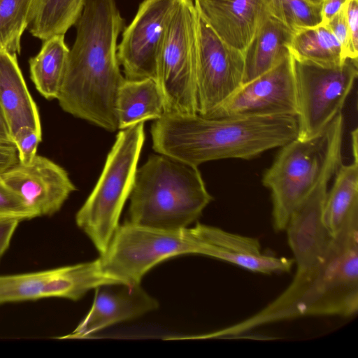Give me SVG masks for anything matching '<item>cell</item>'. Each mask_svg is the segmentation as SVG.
I'll list each match as a JSON object with an SVG mask.
<instances>
[{"label": "cell", "instance_id": "cell-10", "mask_svg": "<svg viewBox=\"0 0 358 358\" xmlns=\"http://www.w3.org/2000/svg\"><path fill=\"white\" fill-rule=\"evenodd\" d=\"M357 62L348 58L341 65L324 66L293 58L297 138L305 141L322 134L341 113L358 76Z\"/></svg>", "mask_w": 358, "mask_h": 358}, {"label": "cell", "instance_id": "cell-24", "mask_svg": "<svg viewBox=\"0 0 358 358\" xmlns=\"http://www.w3.org/2000/svg\"><path fill=\"white\" fill-rule=\"evenodd\" d=\"M85 0H33L28 28L43 41L58 34L65 35L80 17Z\"/></svg>", "mask_w": 358, "mask_h": 358}, {"label": "cell", "instance_id": "cell-29", "mask_svg": "<svg viewBox=\"0 0 358 358\" xmlns=\"http://www.w3.org/2000/svg\"><path fill=\"white\" fill-rule=\"evenodd\" d=\"M37 217L22 198L9 188L0 178V218H15L20 221Z\"/></svg>", "mask_w": 358, "mask_h": 358}, {"label": "cell", "instance_id": "cell-20", "mask_svg": "<svg viewBox=\"0 0 358 358\" xmlns=\"http://www.w3.org/2000/svg\"><path fill=\"white\" fill-rule=\"evenodd\" d=\"M116 113L120 130L162 117L165 113V101L157 80L125 78L118 91Z\"/></svg>", "mask_w": 358, "mask_h": 358}, {"label": "cell", "instance_id": "cell-19", "mask_svg": "<svg viewBox=\"0 0 358 358\" xmlns=\"http://www.w3.org/2000/svg\"><path fill=\"white\" fill-rule=\"evenodd\" d=\"M294 34L280 21L268 15L243 52V84L268 71L288 55Z\"/></svg>", "mask_w": 358, "mask_h": 358}, {"label": "cell", "instance_id": "cell-3", "mask_svg": "<svg viewBox=\"0 0 358 358\" xmlns=\"http://www.w3.org/2000/svg\"><path fill=\"white\" fill-rule=\"evenodd\" d=\"M358 310V213L333 235L322 260L312 270L296 273L290 285L251 317L219 330L222 337L305 316L351 317Z\"/></svg>", "mask_w": 358, "mask_h": 358}, {"label": "cell", "instance_id": "cell-8", "mask_svg": "<svg viewBox=\"0 0 358 358\" xmlns=\"http://www.w3.org/2000/svg\"><path fill=\"white\" fill-rule=\"evenodd\" d=\"M329 126L308 140L297 138L280 147L273 164L264 172L262 184L270 189L272 224L285 231L290 217L315 184L325 162Z\"/></svg>", "mask_w": 358, "mask_h": 358}, {"label": "cell", "instance_id": "cell-6", "mask_svg": "<svg viewBox=\"0 0 358 358\" xmlns=\"http://www.w3.org/2000/svg\"><path fill=\"white\" fill-rule=\"evenodd\" d=\"M208 248L206 224L160 229L126 221L119 225L99 259L108 276L121 282L141 284L146 273L163 261L185 254L206 256Z\"/></svg>", "mask_w": 358, "mask_h": 358}, {"label": "cell", "instance_id": "cell-36", "mask_svg": "<svg viewBox=\"0 0 358 358\" xmlns=\"http://www.w3.org/2000/svg\"><path fill=\"white\" fill-rule=\"evenodd\" d=\"M0 145L15 146L13 137L6 117L0 106Z\"/></svg>", "mask_w": 358, "mask_h": 358}, {"label": "cell", "instance_id": "cell-21", "mask_svg": "<svg viewBox=\"0 0 358 358\" xmlns=\"http://www.w3.org/2000/svg\"><path fill=\"white\" fill-rule=\"evenodd\" d=\"M353 161L338 166L324 206V221L334 235L353 215L358 213V145L357 132L352 131Z\"/></svg>", "mask_w": 358, "mask_h": 358}, {"label": "cell", "instance_id": "cell-31", "mask_svg": "<svg viewBox=\"0 0 358 358\" xmlns=\"http://www.w3.org/2000/svg\"><path fill=\"white\" fill-rule=\"evenodd\" d=\"M345 8L333 17L327 22L326 26L331 30L339 42L345 58L358 59L353 57L350 50V34L346 21Z\"/></svg>", "mask_w": 358, "mask_h": 358}, {"label": "cell", "instance_id": "cell-1", "mask_svg": "<svg viewBox=\"0 0 358 358\" xmlns=\"http://www.w3.org/2000/svg\"><path fill=\"white\" fill-rule=\"evenodd\" d=\"M74 25L76 37L57 99L64 111L115 131L117 97L125 79L117 56L124 19L115 0H85Z\"/></svg>", "mask_w": 358, "mask_h": 358}, {"label": "cell", "instance_id": "cell-17", "mask_svg": "<svg viewBox=\"0 0 358 358\" xmlns=\"http://www.w3.org/2000/svg\"><path fill=\"white\" fill-rule=\"evenodd\" d=\"M207 256L238 266L246 270L270 275L289 272L293 259L263 253L256 238L233 234L207 225Z\"/></svg>", "mask_w": 358, "mask_h": 358}, {"label": "cell", "instance_id": "cell-25", "mask_svg": "<svg viewBox=\"0 0 358 358\" xmlns=\"http://www.w3.org/2000/svg\"><path fill=\"white\" fill-rule=\"evenodd\" d=\"M289 52L295 59L324 66H338L347 59L336 38L322 24L294 32Z\"/></svg>", "mask_w": 358, "mask_h": 358}, {"label": "cell", "instance_id": "cell-13", "mask_svg": "<svg viewBox=\"0 0 358 358\" xmlns=\"http://www.w3.org/2000/svg\"><path fill=\"white\" fill-rule=\"evenodd\" d=\"M176 0H144L124 29L117 56L127 80H157V59Z\"/></svg>", "mask_w": 358, "mask_h": 358}, {"label": "cell", "instance_id": "cell-12", "mask_svg": "<svg viewBox=\"0 0 358 358\" xmlns=\"http://www.w3.org/2000/svg\"><path fill=\"white\" fill-rule=\"evenodd\" d=\"M296 115L294 62L289 53L268 71L242 84L207 117Z\"/></svg>", "mask_w": 358, "mask_h": 358}, {"label": "cell", "instance_id": "cell-37", "mask_svg": "<svg viewBox=\"0 0 358 358\" xmlns=\"http://www.w3.org/2000/svg\"><path fill=\"white\" fill-rule=\"evenodd\" d=\"M306 1L313 6H320L323 0H306Z\"/></svg>", "mask_w": 358, "mask_h": 358}, {"label": "cell", "instance_id": "cell-30", "mask_svg": "<svg viewBox=\"0 0 358 358\" xmlns=\"http://www.w3.org/2000/svg\"><path fill=\"white\" fill-rule=\"evenodd\" d=\"M13 137L19 162L22 164L31 163L36 155L38 145L41 141V131L31 127L24 126L20 127Z\"/></svg>", "mask_w": 358, "mask_h": 358}, {"label": "cell", "instance_id": "cell-4", "mask_svg": "<svg viewBox=\"0 0 358 358\" xmlns=\"http://www.w3.org/2000/svg\"><path fill=\"white\" fill-rule=\"evenodd\" d=\"M129 198L127 222L160 229L188 227L213 200L197 166L162 154L137 169Z\"/></svg>", "mask_w": 358, "mask_h": 358}, {"label": "cell", "instance_id": "cell-7", "mask_svg": "<svg viewBox=\"0 0 358 358\" xmlns=\"http://www.w3.org/2000/svg\"><path fill=\"white\" fill-rule=\"evenodd\" d=\"M198 18L194 0H176L157 59V81L165 113H197Z\"/></svg>", "mask_w": 358, "mask_h": 358}, {"label": "cell", "instance_id": "cell-18", "mask_svg": "<svg viewBox=\"0 0 358 358\" xmlns=\"http://www.w3.org/2000/svg\"><path fill=\"white\" fill-rule=\"evenodd\" d=\"M0 106L12 135L22 127L41 131L38 107L19 67L17 54L0 48Z\"/></svg>", "mask_w": 358, "mask_h": 358}, {"label": "cell", "instance_id": "cell-14", "mask_svg": "<svg viewBox=\"0 0 358 358\" xmlns=\"http://www.w3.org/2000/svg\"><path fill=\"white\" fill-rule=\"evenodd\" d=\"M0 178L22 198L37 217L57 213L76 189L63 167L37 155L31 163L19 162L0 174Z\"/></svg>", "mask_w": 358, "mask_h": 358}, {"label": "cell", "instance_id": "cell-26", "mask_svg": "<svg viewBox=\"0 0 358 358\" xmlns=\"http://www.w3.org/2000/svg\"><path fill=\"white\" fill-rule=\"evenodd\" d=\"M33 0H0V48L20 54Z\"/></svg>", "mask_w": 358, "mask_h": 358}, {"label": "cell", "instance_id": "cell-32", "mask_svg": "<svg viewBox=\"0 0 358 358\" xmlns=\"http://www.w3.org/2000/svg\"><path fill=\"white\" fill-rule=\"evenodd\" d=\"M345 10L350 34V50L353 57L358 59V0H349Z\"/></svg>", "mask_w": 358, "mask_h": 358}, {"label": "cell", "instance_id": "cell-15", "mask_svg": "<svg viewBox=\"0 0 358 358\" xmlns=\"http://www.w3.org/2000/svg\"><path fill=\"white\" fill-rule=\"evenodd\" d=\"M93 304L83 320L69 335L59 338H87L113 324L131 320L159 307L141 284L115 282L95 288Z\"/></svg>", "mask_w": 358, "mask_h": 358}, {"label": "cell", "instance_id": "cell-33", "mask_svg": "<svg viewBox=\"0 0 358 358\" xmlns=\"http://www.w3.org/2000/svg\"><path fill=\"white\" fill-rule=\"evenodd\" d=\"M20 222L15 218H0V262L10 245Z\"/></svg>", "mask_w": 358, "mask_h": 358}, {"label": "cell", "instance_id": "cell-9", "mask_svg": "<svg viewBox=\"0 0 358 358\" xmlns=\"http://www.w3.org/2000/svg\"><path fill=\"white\" fill-rule=\"evenodd\" d=\"M343 126V116L339 113L329 125L323 169L308 194L292 214L285 230L296 264V273H305L317 266L333 237L324 221V206L329 182L342 162Z\"/></svg>", "mask_w": 358, "mask_h": 358}, {"label": "cell", "instance_id": "cell-11", "mask_svg": "<svg viewBox=\"0 0 358 358\" xmlns=\"http://www.w3.org/2000/svg\"><path fill=\"white\" fill-rule=\"evenodd\" d=\"M198 13L196 110L207 117L243 84L244 55L222 41Z\"/></svg>", "mask_w": 358, "mask_h": 358}, {"label": "cell", "instance_id": "cell-27", "mask_svg": "<svg viewBox=\"0 0 358 358\" xmlns=\"http://www.w3.org/2000/svg\"><path fill=\"white\" fill-rule=\"evenodd\" d=\"M52 269L0 275V304L43 298V287Z\"/></svg>", "mask_w": 358, "mask_h": 358}, {"label": "cell", "instance_id": "cell-23", "mask_svg": "<svg viewBox=\"0 0 358 358\" xmlns=\"http://www.w3.org/2000/svg\"><path fill=\"white\" fill-rule=\"evenodd\" d=\"M69 50L64 35L58 34L43 41L39 52L29 59L30 78L38 92L47 99L58 97Z\"/></svg>", "mask_w": 358, "mask_h": 358}, {"label": "cell", "instance_id": "cell-34", "mask_svg": "<svg viewBox=\"0 0 358 358\" xmlns=\"http://www.w3.org/2000/svg\"><path fill=\"white\" fill-rule=\"evenodd\" d=\"M349 0H323L320 6L322 22L320 24L326 25L336 14L347 5Z\"/></svg>", "mask_w": 358, "mask_h": 358}, {"label": "cell", "instance_id": "cell-2", "mask_svg": "<svg viewBox=\"0 0 358 358\" xmlns=\"http://www.w3.org/2000/svg\"><path fill=\"white\" fill-rule=\"evenodd\" d=\"M152 148L198 166L223 159H250L297 137L296 116L209 118L196 114L164 113L151 126Z\"/></svg>", "mask_w": 358, "mask_h": 358}, {"label": "cell", "instance_id": "cell-28", "mask_svg": "<svg viewBox=\"0 0 358 358\" xmlns=\"http://www.w3.org/2000/svg\"><path fill=\"white\" fill-rule=\"evenodd\" d=\"M269 15L296 32L321 24L320 6L306 0H266Z\"/></svg>", "mask_w": 358, "mask_h": 358}, {"label": "cell", "instance_id": "cell-5", "mask_svg": "<svg viewBox=\"0 0 358 358\" xmlns=\"http://www.w3.org/2000/svg\"><path fill=\"white\" fill-rule=\"evenodd\" d=\"M144 122L116 136L100 177L76 215L77 226L103 254L119 227L124 205L129 197L144 144Z\"/></svg>", "mask_w": 358, "mask_h": 358}, {"label": "cell", "instance_id": "cell-16", "mask_svg": "<svg viewBox=\"0 0 358 358\" xmlns=\"http://www.w3.org/2000/svg\"><path fill=\"white\" fill-rule=\"evenodd\" d=\"M195 6L217 35L244 52L268 16L266 0H194Z\"/></svg>", "mask_w": 358, "mask_h": 358}, {"label": "cell", "instance_id": "cell-22", "mask_svg": "<svg viewBox=\"0 0 358 358\" xmlns=\"http://www.w3.org/2000/svg\"><path fill=\"white\" fill-rule=\"evenodd\" d=\"M115 282H121L103 271L99 257L92 262L52 268L43 287V298L78 301L92 289Z\"/></svg>", "mask_w": 358, "mask_h": 358}, {"label": "cell", "instance_id": "cell-35", "mask_svg": "<svg viewBox=\"0 0 358 358\" xmlns=\"http://www.w3.org/2000/svg\"><path fill=\"white\" fill-rule=\"evenodd\" d=\"M18 163L15 146L0 145V174Z\"/></svg>", "mask_w": 358, "mask_h": 358}]
</instances>
